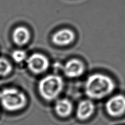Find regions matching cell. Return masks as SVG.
I'll return each instance as SVG.
<instances>
[{"label":"cell","instance_id":"5b68a950","mask_svg":"<svg viewBox=\"0 0 125 125\" xmlns=\"http://www.w3.org/2000/svg\"><path fill=\"white\" fill-rule=\"evenodd\" d=\"M106 111L112 117H118L125 112V96L117 95L108 100L106 104Z\"/></svg>","mask_w":125,"mask_h":125},{"label":"cell","instance_id":"7a4b0ae2","mask_svg":"<svg viewBox=\"0 0 125 125\" xmlns=\"http://www.w3.org/2000/svg\"><path fill=\"white\" fill-rule=\"evenodd\" d=\"M0 101L4 109L9 111H16L26 106V95L15 88H6L0 92Z\"/></svg>","mask_w":125,"mask_h":125},{"label":"cell","instance_id":"8fae6325","mask_svg":"<svg viewBox=\"0 0 125 125\" xmlns=\"http://www.w3.org/2000/svg\"><path fill=\"white\" fill-rule=\"evenodd\" d=\"M12 69L10 63L4 58L0 57V76L4 77L8 75Z\"/></svg>","mask_w":125,"mask_h":125},{"label":"cell","instance_id":"3957f363","mask_svg":"<svg viewBox=\"0 0 125 125\" xmlns=\"http://www.w3.org/2000/svg\"><path fill=\"white\" fill-rule=\"evenodd\" d=\"M63 82L57 75H48L41 79L39 90L41 96L48 101L54 100L62 92Z\"/></svg>","mask_w":125,"mask_h":125},{"label":"cell","instance_id":"30bf717a","mask_svg":"<svg viewBox=\"0 0 125 125\" xmlns=\"http://www.w3.org/2000/svg\"><path fill=\"white\" fill-rule=\"evenodd\" d=\"M55 110L56 113L61 117H67L72 112V104L67 99H61L56 103Z\"/></svg>","mask_w":125,"mask_h":125},{"label":"cell","instance_id":"52a82bcc","mask_svg":"<svg viewBox=\"0 0 125 125\" xmlns=\"http://www.w3.org/2000/svg\"><path fill=\"white\" fill-rule=\"evenodd\" d=\"M75 39V34L68 29H63L56 32L52 37V42L58 46H67Z\"/></svg>","mask_w":125,"mask_h":125},{"label":"cell","instance_id":"7c38bea8","mask_svg":"<svg viewBox=\"0 0 125 125\" xmlns=\"http://www.w3.org/2000/svg\"><path fill=\"white\" fill-rule=\"evenodd\" d=\"M26 53L24 51L21 50H15L12 54V57L13 61L17 63L23 62L26 58Z\"/></svg>","mask_w":125,"mask_h":125},{"label":"cell","instance_id":"9c48e42d","mask_svg":"<svg viewBox=\"0 0 125 125\" xmlns=\"http://www.w3.org/2000/svg\"><path fill=\"white\" fill-rule=\"evenodd\" d=\"M31 34L29 30L24 26H19L14 29L12 34V39L15 44L18 46H23L29 42Z\"/></svg>","mask_w":125,"mask_h":125},{"label":"cell","instance_id":"277c9868","mask_svg":"<svg viewBox=\"0 0 125 125\" xmlns=\"http://www.w3.org/2000/svg\"><path fill=\"white\" fill-rule=\"evenodd\" d=\"M28 68L35 74L43 73L49 67V61L46 56L40 53H34L26 61Z\"/></svg>","mask_w":125,"mask_h":125},{"label":"cell","instance_id":"8992f818","mask_svg":"<svg viewBox=\"0 0 125 125\" xmlns=\"http://www.w3.org/2000/svg\"><path fill=\"white\" fill-rule=\"evenodd\" d=\"M84 72V65L81 61L73 59L68 61L63 67V72L68 78L80 76Z\"/></svg>","mask_w":125,"mask_h":125},{"label":"cell","instance_id":"ba28073f","mask_svg":"<svg viewBox=\"0 0 125 125\" xmlns=\"http://www.w3.org/2000/svg\"><path fill=\"white\" fill-rule=\"evenodd\" d=\"M95 111V105L90 100H84L79 104L77 109V117L81 120L89 118Z\"/></svg>","mask_w":125,"mask_h":125},{"label":"cell","instance_id":"6da1fadb","mask_svg":"<svg viewBox=\"0 0 125 125\" xmlns=\"http://www.w3.org/2000/svg\"><path fill=\"white\" fill-rule=\"evenodd\" d=\"M115 83L110 77L102 74H94L85 83V93L92 99L103 98L111 94L115 89Z\"/></svg>","mask_w":125,"mask_h":125}]
</instances>
